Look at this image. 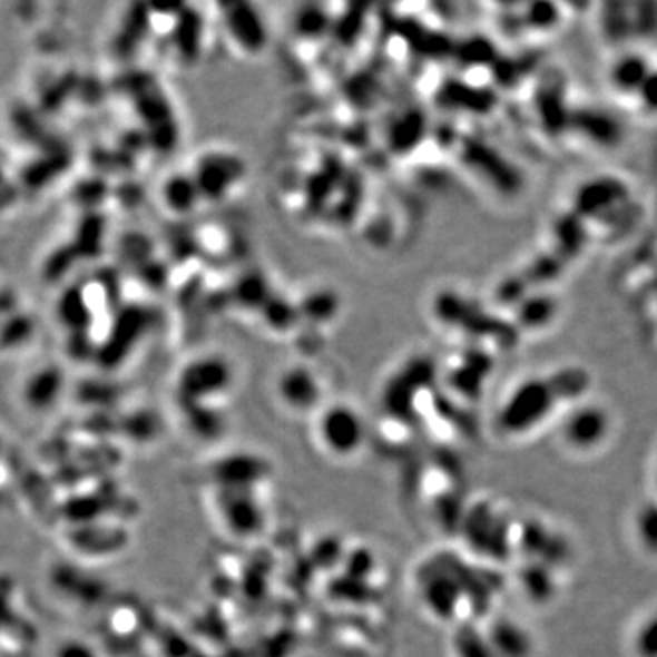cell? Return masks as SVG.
<instances>
[{"mask_svg":"<svg viewBox=\"0 0 657 657\" xmlns=\"http://www.w3.org/2000/svg\"><path fill=\"white\" fill-rule=\"evenodd\" d=\"M280 390L284 393V399L294 408H302L308 405L318 396V382L314 379V374L307 370H291L285 373L282 379Z\"/></svg>","mask_w":657,"mask_h":657,"instance_id":"6","label":"cell"},{"mask_svg":"<svg viewBox=\"0 0 657 657\" xmlns=\"http://www.w3.org/2000/svg\"><path fill=\"white\" fill-rule=\"evenodd\" d=\"M633 653L636 657H657V612L643 617L633 634Z\"/></svg>","mask_w":657,"mask_h":657,"instance_id":"7","label":"cell"},{"mask_svg":"<svg viewBox=\"0 0 657 657\" xmlns=\"http://www.w3.org/2000/svg\"><path fill=\"white\" fill-rule=\"evenodd\" d=\"M612 431V419L601 405L587 404L568 413L561 425L562 442L568 450L587 455L599 450Z\"/></svg>","mask_w":657,"mask_h":657,"instance_id":"2","label":"cell"},{"mask_svg":"<svg viewBox=\"0 0 657 657\" xmlns=\"http://www.w3.org/2000/svg\"><path fill=\"white\" fill-rule=\"evenodd\" d=\"M587 374L581 371H562L550 379H530L508 400L504 410L506 425L531 428L539 420L547 419L553 408L570 394L587 390Z\"/></svg>","mask_w":657,"mask_h":657,"instance_id":"1","label":"cell"},{"mask_svg":"<svg viewBox=\"0 0 657 657\" xmlns=\"http://www.w3.org/2000/svg\"><path fill=\"white\" fill-rule=\"evenodd\" d=\"M633 533L645 556L657 557V501L643 502L634 513Z\"/></svg>","mask_w":657,"mask_h":657,"instance_id":"5","label":"cell"},{"mask_svg":"<svg viewBox=\"0 0 657 657\" xmlns=\"http://www.w3.org/2000/svg\"><path fill=\"white\" fill-rule=\"evenodd\" d=\"M636 97L641 101V107L647 108L648 111H657V66H654L647 79L643 81Z\"/></svg>","mask_w":657,"mask_h":657,"instance_id":"8","label":"cell"},{"mask_svg":"<svg viewBox=\"0 0 657 657\" xmlns=\"http://www.w3.org/2000/svg\"><path fill=\"white\" fill-rule=\"evenodd\" d=\"M653 68L654 65L647 57L625 56L612 66L610 79L616 90L625 96L636 97L637 90L641 88L643 81L647 79Z\"/></svg>","mask_w":657,"mask_h":657,"instance_id":"4","label":"cell"},{"mask_svg":"<svg viewBox=\"0 0 657 657\" xmlns=\"http://www.w3.org/2000/svg\"><path fill=\"white\" fill-rule=\"evenodd\" d=\"M362 435V422L359 415L350 408H333L324 415V422L320 425V437H324L325 444L331 450H353Z\"/></svg>","mask_w":657,"mask_h":657,"instance_id":"3","label":"cell"}]
</instances>
